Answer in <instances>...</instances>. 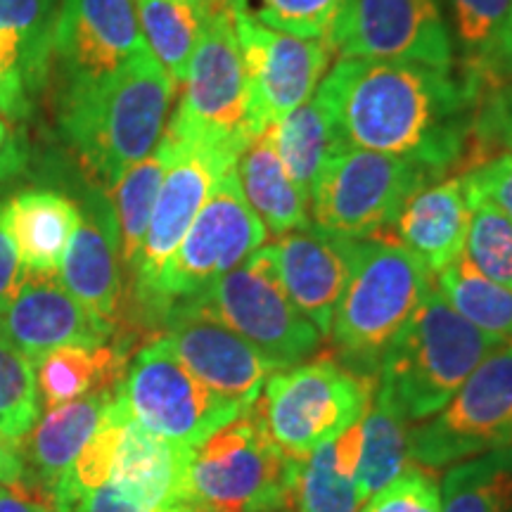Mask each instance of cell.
<instances>
[{
  "instance_id": "4316f807",
  "label": "cell",
  "mask_w": 512,
  "mask_h": 512,
  "mask_svg": "<svg viewBox=\"0 0 512 512\" xmlns=\"http://www.w3.org/2000/svg\"><path fill=\"white\" fill-rule=\"evenodd\" d=\"M363 420V418H361ZM361 420L311 456L297 460L292 508L297 512H358L356 467L361 458Z\"/></svg>"
},
{
  "instance_id": "8992f818",
  "label": "cell",
  "mask_w": 512,
  "mask_h": 512,
  "mask_svg": "<svg viewBox=\"0 0 512 512\" xmlns=\"http://www.w3.org/2000/svg\"><path fill=\"white\" fill-rule=\"evenodd\" d=\"M294 467L252 406L192 448L185 503L207 512H283L292 508Z\"/></svg>"
},
{
  "instance_id": "e0dca14e",
  "label": "cell",
  "mask_w": 512,
  "mask_h": 512,
  "mask_svg": "<svg viewBox=\"0 0 512 512\" xmlns=\"http://www.w3.org/2000/svg\"><path fill=\"white\" fill-rule=\"evenodd\" d=\"M133 0H62L53 57L67 86L98 81L145 50Z\"/></svg>"
},
{
  "instance_id": "83f0119b",
  "label": "cell",
  "mask_w": 512,
  "mask_h": 512,
  "mask_svg": "<svg viewBox=\"0 0 512 512\" xmlns=\"http://www.w3.org/2000/svg\"><path fill=\"white\" fill-rule=\"evenodd\" d=\"M235 171H238L249 207L256 211L266 230L280 238L292 230L309 226V211H306L309 197L287 174L268 131L247 145Z\"/></svg>"
},
{
  "instance_id": "6da1fadb",
  "label": "cell",
  "mask_w": 512,
  "mask_h": 512,
  "mask_svg": "<svg viewBox=\"0 0 512 512\" xmlns=\"http://www.w3.org/2000/svg\"><path fill=\"white\" fill-rule=\"evenodd\" d=\"M313 95L342 145L408 159L437 176L465 155L472 95L453 67L342 57Z\"/></svg>"
},
{
  "instance_id": "7dc6e473",
  "label": "cell",
  "mask_w": 512,
  "mask_h": 512,
  "mask_svg": "<svg viewBox=\"0 0 512 512\" xmlns=\"http://www.w3.org/2000/svg\"><path fill=\"white\" fill-rule=\"evenodd\" d=\"M5 140H8V126H5V121L0 119V150H3Z\"/></svg>"
},
{
  "instance_id": "ac0fdd59",
  "label": "cell",
  "mask_w": 512,
  "mask_h": 512,
  "mask_svg": "<svg viewBox=\"0 0 512 512\" xmlns=\"http://www.w3.org/2000/svg\"><path fill=\"white\" fill-rule=\"evenodd\" d=\"M79 214L57 283L88 311L119 328L126 285L112 197L102 188H91L83 195Z\"/></svg>"
},
{
  "instance_id": "ee69618b",
  "label": "cell",
  "mask_w": 512,
  "mask_h": 512,
  "mask_svg": "<svg viewBox=\"0 0 512 512\" xmlns=\"http://www.w3.org/2000/svg\"><path fill=\"white\" fill-rule=\"evenodd\" d=\"M27 482V465H24L22 444L0 434V484L15 486Z\"/></svg>"
},
{
  "instance_id": "681fc988",
  "label": "cell",
  "mask_w": 512,
  "mask_h": 512,
  "mask_svg": "<svg viewBox=\"0 0 512 512\" xmlns=\"http://www.w3.org/2000/svg\"><path fill=\"white\" fill-rule=\"evenodd\" d=\"M510 512H512V508H510Z\"/></svg>"
},
{
  "instance_id": "5bb4252c",
  "label": "cell",
  "mask_w": 512,
  "mask_h": 512,
  "mask_svg": "<svg viewBox=\"0 0 512 512\" xmlns=\"http://www.w3.org/2000/svg\"><path fill=\"white\" fill-rule=\"evenodd\" d=\"M330 43L342 57L453 67L439 0H344Z\"/></svg>"
},
{
  "instance_id": "e575fe53",
  "label": "cell",
  "mask_w": 512,
  "mask_h": 512,
  "mask_svg": "<svg viewBox=\"0 0 512 512\" xmlns=\"http://www.w3.org/2000/svg\"><path fill=\"white\" fill-rule=\"evenodd\" d=\"M456 36L463 46V76L484 79L496 62L512 0H451Z\"/></svg>"
},
{
  "instance_id": "d6a6232c",
  "label": "cell",
  "mask_w": 512,
  "mask_h": 512,
  "mask_svg": "<svg viewBox=\"0 0 512 512\" xmlns=\"http://www.w3.org/2000/svg\"><path fill=\"white\" fill-rule=\"evenodd\" d=\"M434 285L467 323L498 342H512V290L479 273L465 252L434 275Z\"/></svg>"
},
{
  "instance_id": "603a6c76",
  "label": "cell",
  "mask_w": 512,
  "mask_h": 512,
  "mask_svg": "<svg viewBox=\"0 0 512 512\" xmlns=\"http://www.w3.org/2000/svg\"><path fill=\"white\" fill-rule=\"evenodd\" d=\"M79 219V204L57 190H22L0 204V230L34 278H57Z\"/></svg>"
},
{
  "instance_id": "2e32d148",
  "label": "cell",
  "mask_w": 512,
  "mask_h": 512,
  "mask_svg": "<svg viewBox=\"0 0 512 512\" xmlns=\"http://www.w3.org/2000/svg\"><path fill=\"white\" fill-rule=\"evenodd\" d=\"M235 31L254 105L266 126L311 100L335 53L330 41L264 27L238 10Z\"/></svg>"
},
{
  "instance_id": "5b68a950",
  "label": "cell",
  "mask_w": 512,
  "mask_h": 512,
  "mask_svg": "<svg viewBox=\"0 0 512 512\" xmlns=\"http://www.w3.org/2000/svg\"><path fill=\"white\" fill-rule=\"evenodd\" d=\"M183 83L181 105L166 128L174 136L204 140L242 155L266 131L242 62L233 0L209 3L202 38Z\"/></svg>"
},
{
  "instance_id": "d6986e66",
  "label": "cell",
  "mask_w": 512,
  "mask_h": 512,
  "mask_svg": "<svg viewBox=\"0 0 512 512\" xmlns=\"http://www.w3.org/2000/svg\"><path fill=\"white\" fill-rule=\"evenodd\" d=\"M264 247L287 297L320 335L328 337L332 316L354 271L358 240L306 226Z\"/></svg>"
},
{
  "instance_id": "c3c4849f",
  "label": "cell",
  "mask_w": 512,
  "mask_h": 512,
  "mask_svg": "<svg viewBox=\"0 0 512 512\" xmlns=\"http://www.w3.org/2000/svg\"><path fill=\"white\" fill-rule=\"evenodd\" d=\"M197 3H214V0H197Z\"/></svg>"
},
{
  "instance_id": "b9f144b4",
  "label": "cell",
  "mask_w": 512,
  "mask_h": 512,
  "mask_svg": "<svg viewBox=\"0 0 512 512\" xmlns=\"http://www.w3.org/2000/svg\"><path fill=\"white\" fill-rule=\"evenodd\" d=\"M27 273H24L22 264H19L15 249H12L10 240L0 230V313L8 309L17 292L22 290Z\"/></svg>"
},
{
  "instance_id": "cb8c5ba5",
  "label": "cell",
  "mask_w": 512,
  "mask_h": 512,
  "mask_svg": "<svg viewBox=\"0 0 512 512\" xmlns=\"http://www.w3.org/2000/svg\"><path fill=\"white\" fill-rule=\"evenodd\" d=\"M117 389H100L62 406L48 408L34 430L22 439V456L27 465L24 484L34 486L46 496L53 494L57 482L117 401Z\"/></svg>"
},
{
  "instance_id": "836d02e7",
  "label": "cell",
  "mask_w": 512,
  "mask_h": 512,
  "mask_svg": "<svg viewBox=\"0 0 512 512\" xmlns=\"http://www.w3.org/2000/svg\"><path fill=\"white\" fill-rule=\"evenodd\" d=\"M439 494L441 512H510L512 446L451 465Z\"/></svg>"
},
{
  "instance_id": "f546056e",
  "label": "cell",
  "mask_w": 512,
  "mask_h": 512,
  "mask_svg": "<svg viewBox=\"0 0 512 512\" xmlns=\"http://www.w3.org/2000/svg\"><path fill=\"white\" fill-rule=\"evenodd\" d=\"M266 131L287 174L309 197L313 183L323 171L332 150L342 145L323 102L316 95H311V100H306L297 110L268 124Z\"/></svg>"
},
{
  "instance_id": "f6af8a7d",
  "label": "cell",
  "mask_w": 512,
  "mask_h": 512,
  "mask_svg": "<svg viewBox=\"0 0 512 512\" xmlns=\"http://www.w3.org/2000/svg\"><path fill=\"white\" fill-rule=\"evenodd\" d=\"M484 79H496V81L512 83V12H510V19H508V27H505V31H503L501 46H498L494 69H491V74L484 76Z\"/></svg>"
},
{
  "instance_id": "ab89813d",
  "label": "cell",
  "mask_w": 512,
  "mask_h": 512,
  "mask_svg": "<svg viewBox=\"0 0 512 512\" xmlns=\"http://www.w3.org/2000/svg\"><path fill=\"white\" fill-rule=\"evenodd\" d=\"M50 503L55 512H155L117 482H107L95 489H79L60 479L50 494Z\"/></svg>"
},
{
  "instance_id": "4dcf8cb0",
  "label": "cell",
  "mask_w": 512,
  "mask_h": 512,
  "mask_svg": "<svg viewBox=\"0 0 512 512\" xmlns=\"http://www.w3.org/2000/svg\"><path fill=\"white\" fill-rule=\"evenodd\" d=\"M207 10L209 3L197 0H138V22L147 50L176 86L188 74Z\"/></svg>"
},
{
  "instance_id": "60d3db41",
  "label": "cell",
  "mask_w": 512,
  "mask_h": 512,
  "mask_svg": "<svg viewBox=\"0 0 512 512\" xmlns=\"http://www.w3.org/2000/svg\"><path fill=\"white\" fill-rule=\"evenodd\" d=\"M463 181L467 188L501 209L512 221V155H498L475 166L463 174Z\"/></svg>"
},
{
  "instance_id": "f1b7e54d",
  "label": "cell",
  "mask_w": 512,
  "mask_h": 512,
  "mask_svg": "<svg viewBox=\"0 0 512 512\" xmlns=\"http://www.w3.org/2000/svg\"><path fill=\"white\" fill-rule=\"evenodd\" d=\"M411 422L403 418L384 389L377 387L366 415L361 420V458L356 467L358 503L373 498L394 482L411 460Z\"/></svg>"
},
{
  "instance_id": "9a60e30c",
  "label": "cell",
  "mask_w": 512,
  "mask_h": 512,
  "mask_svg": "<svg viewBox=\"0 0 512 512\" xmlns=\"http://www.w3.org/2000/svg\"><path fill=\"white\" fill-rule=\"evenodd\" d=\"M155 337L202 384L247 408L259 399L268 377L280 370L264 351L190 304L171 306Z\"/></svg>"
},
{
  "instance_id": "8fae6325",
  "label": "cell",
  "mask_w": 512,
  "mask_h": 512,
  "mask_svg": "<svg viewBox=\"0 0 512 512\" xmlns=\"http://www.w3.org/2000/svg\"><path fill=\"white\" fill-rule=\"evenodd\" d=\"M117 396L140 427L188 448L249 411L197 380L159 337L131 356Z\"/></svg>"
},
{
  "instance_id": "484cf974",
  "label": "cell",
  "mask_w": 512,
  "mask_h": 512,
  "mask_svg": "<svg viewBox=\"0 0 512 512\" xmlns=\"http://www.w3.org/2000/svg\"><path fill=\"white\" fill-rule=\"evenodd\" d=\"M131 337H114L95 349L62 347L36 358V389L43 408H55L100 389H117L128 368Z\"/></svg>"
},
{
  "instance_id": "9c48e42d",
  "label": "cell",
  "mask_w": 512,
  "mask_h": 512,
  "mask_svg": "<svg viewBox=\"0 0 512 512\" xmlns=\"http://www.w3.org/2000/svg\"><path fill=\"white\" fill-rule=\"evenodd\" d=\"M434 176L408 159L337 145L311 188L313 226L349 240L375 238Z\"/></svg>"
},
{
  "instance_id": "30bf717a",
  "label": "cell",
  "mask_w": 512,
  "mask_h": 512,
  "mask_svg": "<svg viewBox=\"0 0 512 512\" xmlns=\"http://www.w3.org/2000/svg\"><path fill=\"white\" fill-rule=\"evenodd\" d=\"M183 304H190L247 339L273 358L280 370L299 366L316 354L323 337L287 297L266 247L256 249L200 297Z\"/></svg>"
},
{
  "instance_id": "f35d334b",
  "label": "cell",
  "mask_w": 512,
  "mask_h": 512,
  "mask_svg": "<svg viewBox=\"0 0 512 512\" xmlns=\"http://www.w3.org/2000/svg\"><path fill=\"white\" fill-rule=\"evenodd\" d=\"M358 512H441L439 484L432 470L413 463Z\"/></svg>"
},
{
  "instance_id": "4fadbf2b",
  "label": "cell",
  "mask_w": 512,
  "mask_h": 512,
  "mask_svg": "<svg viewBox=\"0 0 512 512\" xmlns=\"http://www.w3.org/2000/svg\"><path fill=\"white\" fill-rule=\"evenodd\" d=\"M164 133L171 138V162L159 188L143 247H140L136 264L128 271L133 311L145 302L147 294L155 287L166 261L174 256L192 221L197 219L204 202L214 192L216 183L223 174L235 169L240 159V155L226 147L174 136L171 131Z\"/></svg>"
},
{
  "instance_id": "bcb514c9",
  "label": "cell",
  "mask_w": 512,
  "mask_h": 512,
  "mask_svg": "<svg viewBox=\"0 0 512 512\" xmlns=\"http://www.w3.org/2000/svg\"><path fill=\"white\" fill-rule=\"evenodd\" d=\"M162 512H207V510L195 508V505H176V508H169V510H162Z\"/></svg>"
},
{
  "instance_id": "1f68e13d",
  "label": "cell",
  "mask_w": 512,
  "mask_h": 512,
  "mask_svg": "<svg viewBox=\"0 0 512 512\" xmlns=\"http://www.w3.org/2000/svg\"><path fill=\"white\" fill-rule=\"evenodd\" d=\"M171 162V138L162 136L155 150L121 174L112 185V204L119 223L121 264L126 273L136 264L147 226Z\"/></svg>"
},
{
  "instance_id": "277c9868",
  "label": "cell",
  "mask_w": 512,
  "mask_h": 512,
  "mask_svg": "<svg viewBox=\"0 0 512 512\" xmlns=\"http://www.w3.org/2000/svg\"><path fill=\"white\" fill-rule=\"evenodd\" d=\"M430 287L432 271L401 242L387 235L358 240L354 271L330 325L339 363L361 377H375L382 354Z\"/></svg>"
},
{
  "instance_id": "3957f363",
  "label": "cell",
  "mask_w": 512,
  "mask_h": 512,
  "mask_svg": "<svg viewBox=\"0 0 512 512\" xmlns=\"http://www.w3.org/2000/svg\"><path fill=\"white\" fill-rule=\"evenodd\" d=\"M503 344L467 323L432 280L418 309L382 354L377 387L408 422L430 420Z\"/></svg>"
},
{
  "instance_id": "74e56055",
  "label": "cell",
  "mask_w": 512,
  "mask_h": 512,
  "mask_svg": "<svg viewBox=\"0 0 512 512\" xmlns=\"http://www.w3.org/2000/svg\"><path fill=\"white\" fill-rule=\"evenodd\" d=\"M344 0H233V8L264 27L330 41Z\"/></svg>"
},
{
  "instance_id": "ffe728a7",
  "label": "cell",
  "mask_w": 512,
  "mask_h": 512,
  "mask_svg": "<svg viewBox=\"0 0 512 512\" xmlns=\"http://www.w3.org/2000/svg\"><path fill=\"white\" fill-rule=\"evenodd\" d=\"M117 337V325L107 323L76 302L57 278L27 275L22 290L0 313V339L29 361L62 347L95 349Z\"/></svg>"
},
{
  "instance_id": "ba28073f",
  "label": "cell",
  "mask_w": 512,
  "mask_h": 512,
  "mask_svg": "<svg viewBox=\"0 0 512 512\" xmlns=\"http://www.w3.org/2000/svg\"><path fill=\"white\" fill-rule=\"evenodd\" d=\"M375 377H361L339 361H313L268 377L256 413L285 456L304 460L337 439L368 411Z\"/></svg>"
},
{
  "instance_id": "d4e9b609",
  "label": "cell",
  "mask_w": 512,
  "mask_h": 512,
  "mask_svg": "<svg viewBox=\"0 0 512 512\" xmlns=\"http://www.w3.org/2000/svg\"><path fill=\"white\" fill-rule=\"evenodd\" d=\"M192 448L147 432L128 415L121 432L112 479L155 512L185 503V472Z\"/></svg>"
},
{
  "instance_id": "8d00e7d4",
  "label": "cell",
  "mask_w": 512,
  "mask_h": 512,
  "mask_svg": "<svg viewBox=\"0 0 512 512\" xmlns=\"http://www.w3.org/2000/svg\"><path fill=\"white\" fill-rule=\"evenodd\" d=\"M41 408L34 363L0 339V434L22 444L41 418Z\"/></svg>"
},
{
  "instance_id": "44dd1931",
  "label": "cell",
  "mask_w": 512,
  "mask_h": 512,
  "mask_svg": "<svg viewBox=\"0 0 512 512\" xmlns=\"http://www.w3.org/2000/svg\"><path fill=\"white\" fill-rule=\"evenodd\" d=\"M62 0H0V112L24 119L46 83Z\"/></svg>"
},
{
  "instance_id": "d590c367",
  "label": "cell",
  "mask_w": 512,
  "mask_h": 512,
  "mask_svg": "<svg viewBox=\"0 0 512 512\" xmlns=\"http://www.w3.org/2000/svg\"><path fill=\"white\" fill-rule=\"evenodd\" d=\"M470 204L465 256L494 283L512 290V221L465 185Z\"/></svg>"
},
{
  "instance_id": "52a82bcc",
  "label": "cell",
  "mask_w": 512,
  "mask_h": 512,
  "mask_svg": "<svg viewBox=\"0 0 512 512\" xmlns=\"http://www.w3.org/2000/svg\"><path fill=\"white\" fill-rule=\"evenodd\" d=\"M266 238L268 230L249 207L238 171L230 169L216 183L155 287L136 309L138 325L157 330L171 306L200 297L221 275L264 247Z\"/></svg>"
},
{
  "instance_id": "7bdbcfd3",
  "label": "cell",
  "mask_w": 512,
  "mask_h": 512,
  "mask_svg": "<svg viewBox=\"0 0 512 512\" xmlns=\"http://www.w3.org/2000/svg\"><path fill=\"white\" fill-rule=\"evenodd\" d=\"M0 512H55L50 496L29 484H0Z\"/></svg>"
},
{
  "instance_id": "7a4b0ae2",
  "label": "cell",
  "mask_w": 512,
  "mask_h": 512,
  "mask_svg": "<svg viewBox=\"0 0 512 512\" xmlns=\"http://www.w3.org/2000/svg\"><path fill=\"white\" fill-rule=\"evenodd\" d=\"M174 93L176 83L145 48L117 72L67 86L62 133L83 169L95 181L114 185L162 140Z\"/></svg>"
},
{
  "instance_id": "7402d4cb",
  "label": "cell",
  "mask_w": 512,
  "mask_h": 512,
  "mask_svg": "<svg viewBox=\"0 0 512 512\" xmlns=\"http://www.w3.org/2000/svg\"><path fill=\"white\" fill-rule=\"evenodd\" d=\"M470 228V204L463 176L422 185L408 197L396 221L384 233L420 256L422 264L437 275L441 268L465 252Z\"/></svg>"
},
{
  "instance_id": "7c38bea8",
  "label": "cell",
  "mask_w": 512,
  "mask_h": 512,
  "mask_svg": "<svg viewBox=\"0 0 512 512\" xmlns=\"http://www.w3.org/2000/svg\"><path fill=\"white\" fill-rule=\"evenodd\" d=\"M512 446V342L486 356L437 415L411 430V460L427 470Z\"/></svg>"
}]
</instances>
